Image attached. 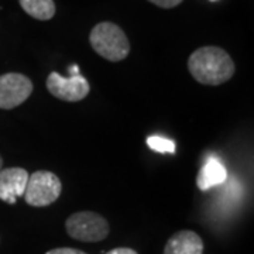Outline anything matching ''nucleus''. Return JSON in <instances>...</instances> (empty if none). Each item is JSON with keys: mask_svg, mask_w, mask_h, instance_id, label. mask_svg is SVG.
Instances as JSON below:
<instances>
[{"mask_svg": "<svg viewBox=\"0 0 254 254\" xmlns=\"http://www.w3.org/2000/svg\"><path fill=\"white\" fill-rule=\"evenodd\" d=\"M23 10L37 20H50L55 14L54 0H18Z\"/></svg>", "mask_w": 254, "mask_h": 254, "instance_id": "obj_10", "label": "nucleus"}, {"mask_svg": "<svg viewBox=\"0 0 254 254\" xmlns=\"http://www.w3.org/2000/svg\"><path fill=\"white\" fill-rule=\"evenodd\" d=\"M148 1H151L153 4L163 9H173L175 6H178L182 0H148Z\"/></svg>", "mask_w": 254, "mask_h": 254, "instance_id": "obj_12", "label": "nucleus"}, {"mask_svg": "<svg viewBox=\"0 0 254 254\" xmlns=\"http://www.w3.org/2000/svg\"><path fill=\"white\" fill-rule=\"evenodd\" d=\"M106 254H138L136 250L133 249H128V247H118V249H113Z\"/></svg>", "mask_w": 254, "mask_h": 254, "instance_id": "obj_14", "label": "nucleus"}, {"mask_svg": "<svg viewBox=\"0 0 254 254\" xmlns=\"http://www.w3.org/2000/svg\"><path fill=\"white\" fill-rule=\"evenodd\" d=\"M147 145L157 153H175V143L170 138L160 136H151L147 138Z\"/></svg>", "mask_w": 254, "mask_h": 254, "instance_id": "obj_11", "label": "nucleus"}, {"mask_svg": "<svg viewBox=\"0 0 254 254\" xmlns=\"http://www.w3.org/2000/svg\"><path fill=\"white\" fill-rule=\"evenodd\" d=\"M46 254H86L82 250L78 249H72V247H58V249H53L50 252H47Z\"/></svg>", "mask_w": 254, "mask_h": 254, "instance_id": "obj_13", "label": "nucleus"}, {"mask_svg": "<svg viewBox=\"0 0 254 254\" xmlns=\"http://www.w3.org/2000/svg\"><path fill=\"white\" fill-rule=\"evenodd\" d=\"M164 254H203V240L192 230H181L168 239Z\"/></svg>", "mask_w": 254, "mask_h": 254, "instance_id": "obj_8", "label": "nucleus"}, {"mask_svg": "<svg viewBox=\"0 0 254 254\" xmlns=\"http://www.w3.org/2000/svg\"><path fill=\"white\" fill-rule=\"evenodd\" d=\"M69 236L83 243H96L106 239L110 232L109 222L96 212H76L65 222Z\"/></svg>", "mask_w": 254, "mask_h": 254, "instance_id": "obj_3", "label": "nucleus"}, {"mask_svg": "<svg viewBox=\"0 0 254 254\" xmlns=\"http://www.w3.org/2000/svg\"><path fill=\"white\" fill-rule=\"evenodd\" d=\"M1 167H3V158L0 157V170H1Z\"/></svg>", "mask_w": 254, "mask_h": 254, "instance_id": "obj_16", "label": "nucleus"}, {"mask_svg": "<svg viewBox=\"0 0 254 254\" xmlns=\"http://www.w3.org/2000/svg\"><path fill=\"white\" fill-rule=\"evenodd\" d=\"M69 72H71V76H72V75H79V69H78L76 65H73L72 68L69 69Z\"/></svg>", "mask_w": 254, "mask_h": 254, "instance_id": "obj_15", "label": "nucleus"}, {"mask_svg": "<svg viewBox=\"0 0 254 254\" xmlns=\"http://www.w3.org/2000/svg\"><path fill=\"white\" fill-rule=\"evenodd\" d=\"M63 184L54 173L36 171L28 175L27 185L24 190V200L30 206L43 208L50 206L60 198Z\"/></svg>", "mask_w": 254, "mask_h": 254, "instance_id": "obj_4", "label": "nucleus"}, {"mask_svg": "<svg viewBox=\"0 0 254 254\" xmlns=\"http://www.w3.org/2000/svg\"><path fill=\"white\" fill-rule=\"evenodd\" d=\"M28 181V173L20 167L0 170V199L14 205L18 196L24 195Z\"/></svg>", "mask_w": 254, "mask_h": 254, "instance_id": "obj_7", "label": "nucleus"}, {"mask_svg": "<svg viewBox=\"0 0 254 254\" xmlns=\"http://www.w3.org/2000/svg\"><path fill=\"white\" fill-rule=\"evenodd\" d=\"M33 93V82L23 73L10 72L0 76V109H14Z\"/></svg>", "mask_w": 254, "mask_h": 254, "instance_id": "obj_5", "label": "nucleus"}, {"mask_svg": "<svg viewBox=\"0 0 254 254\" xmlns=\"http://www.w3.org/2000/svg\"><path fill=\"white\" fill-rule=\"evenodd\" d=\"M47 89L57 99L79 102L88 96L91 86L82 75H72L66 78L58 72H51L47 78Z\"/></svg>", "mask_w": 254, "mask_h": 254, "instance_id": "obj_6", "label": "nucleus"}, {"mask_svg": "<svg viewBox=\"0 0 254 254\" xmlns=\"http://www.w3.org/2000/svg\"><path fill=\"white\" fill-rule=\"evenodd\" d=\"M188 69L192 78L202 85H220L235 75V63L220 47H202L190 54Z\"/></svg>", "mask_w": 254, "mask_h": 254, "instance_id": "obj_1", "label": "nucleus"}, {"mask_svg": "<svg viewBox=\"0 0 254 254\" xmlns=\"http://www.w3.org/2000/svg\"><path fill=\"white\" fill-rule=\"evenodd\" d=\"M89 43L102 58L112 63L125 60L130 53V43L125 31L110 21L99 23L92 28Z\"/></svg>", "mask_w": 254, "mask_h": 254, "instance_id": "obj_2", "label": "nucleus"}, {"mask_svg": "<svg viewBox=\"0 0 254 254\" xmlns=\"http://www.w3.org/2000/svg\"><path fill=\"white\" fill-rule=\"evenodd\" d=\"M226 178L227 171L223 164L216 158H209L196 177V185L200 190H208L216 185L223 184Z\"/></svg>", "mask_w": 254, "mask_h": 254, "instance_id": "obj_9", "label": "nucleus"}]
</instances>
